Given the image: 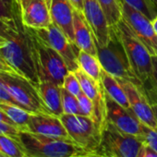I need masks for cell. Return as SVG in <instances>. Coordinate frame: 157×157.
<instances>
[{"mask_svg":"<svg viewBox=\"0 0 157 157\" xmlns=\"http://www.w3.org/2000/svg\"><path fill=\"white\" fill-rule=\"evenodd\" d=\"M152 58V81L154 92L157 97V56H151Z\"/></svg>","mask_w":157,"mask_h":157,"instance_id":"cell-35","label":"cell"},{"mask_svg":"<svg viewBox=\"0 0 157 157\" xmlns=\"http://www.w3.org/2000/svg\"><path fill=\"white\" fill-rule=\"evenodd\" d=\"M0 157H9V156H8V155H6V154H4L3 152L0 151Z\"/></svg>","mask_w":157,"mask_h":157,"instance_id":"cell-44","label":"cell"},{"mask_svg":"<svg viewBox=\"0 0 157 157\" xmlns=\"http://www.w3.org/2000/svg\"><path fill=\"white\" fill-rule=\"evenodd\" d=\"M156 18H157V16H156Z\"/></svg>","mask_w":157,"mask_h":157,"instance_id":"cell-45","label":"cell"},{"mask_svg":"<svg viewBox=\"0 0 157 157\" xmlns=\"http://www.w3.org/2000/svg\"><path fill=\"white\" fill-rule=\"evenodd\" d=\"M69 1L74 7V9L80 10L82 12L83 11V0H69Z\"/></svg>","mask_w":157,"mask_h":157,"instance_id":"cell-36","label":"cell"},{"mask_svg":"<svg viewBox=\"0 0 157 157\" xmlns=\"http://www.w3.org/2000/svg\"><path fill=\"white\" fill-rule=\"evenodd\" d=\"M26 130L52 138L70 139L60 117L51 114H32Z\"/></svg>","mask_w":157,"mask_h":157,"instance_id":"cell-14","label":"cell"},{"mask_svg":"<svg viewBox=\"0 0 157 157\" xmlns=\"http://www.w3.org/2000/svg\"><path fill=\"white\" fill-rule=\"evenodd\" d=\"M140 138L146 145L157 152V129L141 124V135Z\"/></svg>","mask_w":157,"mask_h":157,"instance_id":"cell-28","label":"cell"},{"mask_svg":"<svg viewBox=\"0 0 157 157\" xmlns=\"http://www.w3.org/2000/svg\"><path fill=\"white\" fill-rule=\"evenodd\" d=\"M19 141L26 157H76L92 154L71 139L52 138L28 130H20Z\"/></svg>","mask_w":157,"mask_h":157,"instance_id":"cell-2","label":"cell"},{"mask_svg":"<svg viewBox=\"0 0 157 157\" xmlns=\"http://www.w3.org/2000/svg\"><path fill=\"white\" fill-rule=\"evenodd\" d=\"M26 28L33 39L34 60L40 82H50L63 86L64 78L69 72L65 60L56 50L43 43L31 28Z\"/></svg>","mask_w":157,"mask_h":157,"instance_id":"cell-5","label":"cell"},{"mask_svg":"<svg viewBox=\"0 0 157 157\" xmlns=\"http://www.w3.org/2000/svg\"><path fill=\"white\" fill-rule=\"evenodd\" d=\"M143 144L140 137L123 132L106 122L102 133L96 156L137 157Z\"/></svg>","mask_w":157,"mask_h":157,"instance_id":"cell-6","label":"cell"},{"mask_svg":"<svg viewBox=\"0 0 157 157\" xmlns=\"http://www.w3.org/2000/svg\"><path fill=\"white\" fill-rule=\"evenodd\" d=\"M53 23L57 26L68 40L74 42V7L69 0H48Z\"/></svg>","mask_w":157,"mask_h":157,"instance_id":"cell-15","label":"cell"},{"mask_svg":"<svg viewBox=\"0 0 157 157\" xmlns=\"http://www.w3.org/2000/svg\"><path fill=\"white\" fill-rule=\"evenodd\" d=\"M118 81L127 94L130 108L140 119V121L142 124L156 129L157 121L154 111L152 109V105L149 102L141 88L128 81L120 80V78H118Z\"/></svg>","mask_w":157,"mask_h":157,"instance_id":"cell-12","label":"cell"},{"mask_svg":"<svg viewBox=\"0 0 157 157\" xmlns=\"http://www.w3.org/2000/svg\"><path fill=\"white\" fill-rule=\"evenodd\" d=\"M0 73H17V71L4 58L0 56Z\"/></svg>","mask_w":157,"mask_h":157,"instance_id":"cell-34","label":"cell"},{"mask_svg":"<svg viewBox=\"0 0 157 157\" xmlns=\"http://www.w3.org/2000/svg\"><path fill=\"white\" fill-rule=\"evenodd\" d=\"M0 80L20 107L31 114H50L41 98L38 87L26 78L17 73H0Z\"/></svg>","mask_w":157,"mask_h":157,"instance_id":"cell-7","label":"cell"},{"mask_svg":"<svg viewBox=\"0 0 157 157\" xmlns=\"http://www.w3.org/2000/svg\"><path fill=\"white\" fill-rule=\"evenodd\" d=\"M134 10L141 12L151 21L157 16V9L151 0H122Z\"/></svg>","mask_w":157,"mask_h":157,"instance_id":"cell-26","label":"cell"},{"mask_svg":"<svg viewBox=\"0 0 157 157\" xmlns=\"http://www.w3.org/2000/svg\"><path fill=\"white\" fill-rule=\"evenodd\" d=\"M22 23L32 29H44L53 21L50 14L48 0H30L22 10Z\"/></svg>","mask_w":157,"mask_h":157,"instance_id":"cell-16","label":"cell"},{"mask_svg":"<svg viewBox=\"0 0 157 157\" xmlns=\"http://www.w3.org/2000/svg\"><path fill=\"white\" fill-rule=\"evenodd\" d=\"M122 18L151 56H157V33L151 21L121 0Z\"/></svg>","mask_w":157,"mask_h":157,"instance_id":"cell-10","label":"cell"},{"mask_svg":"<svg viewBox=\"0 0 157 157\" xmlns=\"http://www.w3.org/2000/svg\"><path fill=\"white\" fill-rule=\"evenodd\" d=\"M144 157H157V152L154 151L151 148H150L148 145H146V151Z\"/></svg>","mask_w":157,"mask_h":157,"instance_id":"cell-37","label":"cell"},{"mask_svg":"<svg viewBox=\"0 0 157 157\" xmlns=\"http://www.w3.org/2000/svg\"><path fill=\"white\" fill-rule=\"evenodd\" d=\"M20 130L21 129L19 128L0 120V134H6V135L11 136L14 139L19 140Z\"/></svg>","mask_w":157,"mask_h":157,"instance_id":"cell-32","label":"cell"},{"mask_svg":"<svg viewBox=\"0 0 157 157\" xmlns=\"http://www.w3.org/2000/svg\"><path fill=\"white\" fill-rule=\"evenodd\" d=\"M77 97L78 100V105H80L81 115L89 117L93 119V117H94V103H93V101L83 92H82Z\"/></svg>","mask_w":157,"mask_h":157,"instance_id":"cell-30","label":"cell"},{"mask_svg":"<svg viewBox=\"0 0 157 157\" xmlns=\"http://www.w3.org/2000/svg\"><path fill=\"white\" fill-rule=\"evenodd\" d=\"M20 30L21 29H16L7 22L3 21L2 20H0V36L6 38L7 40H10L17 35Z\"/></svg>","mask_w":157,"mask_h":157,"instance_id":"cell-31","label":"cell"},{"mask_svg":"<svg viewBox=\"0 0 157 157\" xmlns=\"http://www.w3.org/2000/svg\"><path fill=\"white\" fill-rule=\"evenodd\" d=\"M0 103H7V104L18 105V104L16 103L14 98L11 96V94L6 88L4 83L1 82V80H0Z\"/></svg>","mask_w":157,"mask_h":157,"instance_id":"cell-33","label":"cell"},{"mask_svg":"<svg viewBox=\"0 0 157 157\" xmlns=\"http://www.w3.org/2000/svg\"><path fill=\"white\" fill-rule=\"evenodd\" d=\"M106 122L112 124L117 129L140 137L141 122L134 114L132 109H128L117 104L105 93Z\"/></svg>","mask_w":157,"mask_h":157,"instance_id":"cell-11","label":"cell"},{"mask_svg":"<svg viewBox=\"0 0 157 157\" xmlns=\"http://www.w3.org/2000/svg\"><path fill=\"white\" fill-rule=\"evenodd\" d=\"M61 90L62 86L50 82H40L38 86L39 94L47 110L50 114L59 117L64 114Z\"/></svg>","mask_w":157,"mask_h":157,"instance_id":"cell-18","label":"cell"},{"mask_svg":"<svg viewBox=\"0 0 157 157\" xmlns=\"http://www.w3.org/2000/svg\"><path fill=\"white\" fill-rule=\"evenodd\" d=\"M77 76L78 82H80L82 92L94 102L105 91L101 82H96L95 80L84 72L81 67L73 71Z\"/></svg>","mask_w":157,"mask_h":157,"instance_id":"cell-21","label":"cell"},{"mask_svg":"<svg viewBox=\"0 0 157 157\" xmlns=\"http://www.w3.org/2000/svg\"><path fill=\"white\" fill-rule=\"evenodd\" d=\"M32 31L43 43L52 47L63 57L69 71H75L80 68L78 63V56L81 50L76 44L68 40L57 26L52 23L47 28L32 29Z\"/></svg>","mask_w":157,"mask_h":157,"instance_id":"cell-9","label":"cell"},{"mask_svg":"<svg viewBox=\"0 0 157 157\" xmlns=\"http://www.w3.org/2000/svg\"><path fill=\"white\" fill-rule=\"evenodd\" d=\"M101 83L105 89V92L106 93L108 96H110L114 101H116L117 104H119L123 107L131 109L127 94L122 85L120 84L118 78L108 74L103 69L102 77H101Z\"/></svg>","mask_w":157,"mask_h":157,"instance_id":"cell-19","label":"cell"},{"mask_svg":"<svg viewBox=\"0 0 157 157\" xmlns=\"http://www.w3.org/2000/svg\"><path fill=\"white\" fill-rule=\"evenodd\" d=\"M100 2L110 28H114L122 19L121 0H98Z\"/></svg>","mask_w":157,"mask_h":157,"instance_id":"cell-25","label":"cell"},{"mask_svg":"<svg viewBox=\"0 0 157 157\" xmlns=\"http://www.w3.org/2000/svg\"><path fill=\"white\" fill-rule=\"evenodd\" d=\"M76 157H99V156H96L94 154H89V155H81V156H76Z\"/></svg>","mask_w":157,"mask_h":157,"instance_id":"cell-42","label":"cell"},{"mask_svg":"<svg viewBox=\"0 0 157 157\" xmlns=\"http://www.w3.org/2000/svg\"><path fill=\"white\" fill-rule=\"evenodd\" d=\"M7 42H8V40H7L6 38H4V37H2V36H0V47L3 46Z\"/></svg>","mask_w":157,"mask_h":157,"instance_id":"cell-40","label":"cell"},{"mask_svg":"<svg viewBox=\"0 0 157 157\" xmlns=\"http://www.w3.org/2000/svg\"><path fill=\"white\" fill-rule=\"evenodd\" d=\"M125 47L137 78L141 82V90L151 105L157 104L152 81V58L146 46L139 40L122 18L114 27Z\"/></svg>","mask_w":157,"mask_h":157,"instance_id":"cell-1","label":"cell"},{"mask_svg":"<svg viewBox=\"0 0 157 157\" xmlns=\"http://www.w3.org/2000/svg\"><path fill=\"white\" fill-rule=\"evenodd\" d=\"M62 87L67 92H69L70 94H74L75 96H78L82 92L80 82H78L77 76L73 71H69L66 75Z\"/></svg>","mask_w":157,"mask_h":157,"instance_id":"cell-29","label":"cell"},{"mask_svg":"<svg viewBox=\"0 0 157 157\" xmlns=\"http://www.w3.org/2000/svg\"><path fill=\"white\" fill-rule=\"evenodd\" d=\"M29 1H30V0H19V3L21 5V12L24 10V8L27 6V4L29 3Z\"/></svg>","mask_w":157,"mask_h":157,"instance_id":"cell-38","label":"cell"},{"mask_svg":"<svg viewBox=\"0 0 157 157\" xmlns=\"http://www.w3.org/2000/svg\"><path fill=\"white\" fill-rule=\"evenodd\" d=\"M0 151L9 157H26L20 141L6 134H0Z\"/></svg>","mask_w":157,"mask_h":157,"instance_id":"cell-24","label":"cell"},{"mask_svg":"<svg viewBox=\"0 0 157 157\" xmlns=\"http://www.w3.org/2000/svg\"><path fill=\"white\" fill-rule=\"evenodd\" d=\"M151 1L152 2V4L155 6V8L157 9V0H151Z\"/></svg>","mask_w":157,"mask_h":157,"instance_id":"cell-43","label":"cell"},{"mask_svg":"<svg viewBox=\"0 0 157 157\" xmlns=\"http://www.w3.org/2000/svg\"><path fill=\"white\" fill-rule=\"evenodd\" d=\"M97 54L102 68L105 72L141 88V82L132 68L125 47L115 28H111V37L108 44L105 46L97 45Z\"/></svg>","mask_w":157,"mask_h":157,"instance_id":"cell-4","label":"cell"},{"mask_svg":"<svg viewBox=\"0 0 157 157\" xmlns=\"http://www.w3.org/2000/svg\"><path fill=\"white\" fill-rule=\"evenodd\" d=\"M152 109L154 111V115H155V117H156V121H157V105H152ZM157 129V128H156Z\"/></svg>","mask_w":157,"mask_h":157,"instance_id":"cell-41","label":"cell"},{"mask_svg":"<svg viewBox=\"0 0 157 157\" xmlns=\"http://www.w3.org/2000/svg\"><path fill=\"white\" fill-rule=\"evenodd\" d=\"M78 63L80 67L91 76L94 80L101 82L103 68L98 57L94 56L84 51H80L78 56Z\"/></svg>","mask_w":157,"mask_h":157,"instance_id":"cell-22","label":"cell"},{"mask_svg":"<svg viewBox=\"0 0 157 157\" xmlns=\"http://www.w3.org/2000/svg\"><path fill=\"white\" fill-rule=\"evenodd\" d=\"M74 42L78 49L98 57L97 44L94 33L83 12L74 9Z\"/></svg>","mask_w":157,"mask_h":157,"instance_id":"cell-17","label":"cell"},{"mask_svg":"<svg viewBox=\"0 0 157 157\" xmlns=\"http://www.w3.org/2000/svg\"><path fill=\"white\" fill-rule=\"evenodd\" d=\"M82 12L94 33L96 44L106 45L111 37V28L100 2L98 0H83Z\"/></svg>","mask_w":157,"mask_h":157,"instance_id":"cell-13","label":"cell"},{"mask_svg":"<svg viewBox=\"0 0 157 157\" xmlns=\"http://www.w3.org/2000/svg\"><path fill=\"white\" fill-rule=\"evenodd\" d=\"M60 119L69 138L90 153L95 155L100 145L102 131L94 120L82 115L68 114H63Z\"/></svg>","mask_w":157,"mask_h":157,"instance_id":"cell-8","label":"cell"},{"mask_svg":"<svg viewBox=\"0 0 157 157\" xmlns=\"http://www.w3.org/2000/svg\"><path fill=\"white\" fill-rule=\"evenodd\" d=\"M61 94H62V105H63L64 114L81 115L78 97L70 94L67 90H65L63 87L61 90Z\"/></svg>","mask_w":157,"mask_h":157,"instance_id":"cell-27","label":"cell"},{"mask_svg":"<svg viewBox=\"0 0 157 157\" xmlns=\"http://www.w3.org/2000/svg\"><path fill=\"white\" fill-rule=\"evenodd\" d=\"M0 56L4 58L18 74L26 78L37 87L40 81L37 74L33 44L28 29L24 26L17 35L0 47Z\"/></svg>","mask_w":157,"mask_h":157,"instance_id":"cell-3","label":"cell"},{"mask_svg":"<svg viewBox=\"0 0 157 157\" xmlns=\"http://www.w3.org/2000/svg\"><path fill=\"white\" fill-rule=\"evenodd\" d=\"M0 109L14 122V124L21 130L27 129L30 117L32 115L31 113H29L28 111L22 109L18 105L7 104V103H0Z\"/></svg>","mask_w":157,"mask_h":157,"instance_id":"cell-23","label":"cell"},{"mask_svg":"<svg viewBox=\"0 0 157 157\" xmlns=\"http://www.w3.org/2000/svg\"><path fill=\"white\" fill-rule=\"evenodd\" d=\"M19 0H0V20L16 29L24 27Z\"/></svg>","mask_w":157,"mask_h":157,"instance_id":"cell-20","label":"cell"},{"mask_svg":"<svg viewBox=\"0 0 157 157\" xmlns=\"http://www.w3.org/2000/svg\"><path fill=\"white\" fill-rule=\"evenodd\" d=\"M151 23H152L153 30H154V31H155V33H157V18H156V17L151 21Z\"/></svg>","mask_w":157,"mask_h":157,"instance_id":"cell-39","label":"cell"}]
</instances>
